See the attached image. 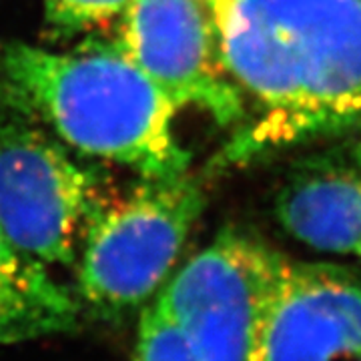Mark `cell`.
<instances>
[{"label": "cell", "mask_w": 361, "mask_h": 361, "mask_svg": "<svg viewBox=\"0 0 361 361\" xmlns=\"http://www.w3.org/2000/svg\"><path fill=\"white\" fill-rule=\"evenodd\" d=\"M223 65L255 103L241 161L361 123V0H207Z\"/></svg>", "instance_id": "cell-1"}, {"label": "cell", "mask_w": 361, "mask_h": 361, "mask_svg": "<svg viewBox=\"0 0 361 361\" xmlns=\"http://www.w3.org/2000/svg\"><path fill=\"white\" fill-rule=\"evenodd\" d=\"M0 97L82 155L147 179L187 173L191 155L173 129L179 109L115 44L56 52L13 42L0 52Z\"/></svg>", "instance_id": "cell-2"}, {"label": "cell", "mask_w": 361, "mask_h": 361, "mask_svg": "<svg viewBox=\"0 0 361 361\" xmlns=\"http://www.w3.org/2000/svg\"><path fill=\"white\" fill-rule=\"evenodd\" d=\"M205 207L189 173L147 179L87 223L78 287L89 310L113 319L137 310L167 279Z\"/></svg>", "instance_id": "cell-3"}, {"label": "cell", "mask_w": 361, "mask_h": 361, "mask_svg": "<svg viewBox=\"0 0 361 361\" xmlns=\"http://www.w3.org/2000/svg\"><path fill=\"white\" fill-rule=\"evenodd\" d=\"M285 261L257 237L227 229L189 259L157 297L199 361H249Z\"/></svg>", "instance_id": "cell-4"}, {"label": "cell", "mask_w": 361, "mask_h": 361, "mask_svg": "<svg viewBox=\"0 0 361 361\" xmlns=\"http://www.w3.org/2000/svg\"><path fill=\"white\" fill-rule=\"evenodd\" d=\"M97 207L92 175L61 142L23 121L0 123V227L20 251L71 265Z\"/></svg>", "instance_id": "cell-5"}, {"label": "cell", "mask_w": 361, "mask_h": 361, "mask_svg": "<svg viewBox=\"0 0 361 361\" xmlns=\"http://www.w3.org/2000/svg\"><path fill=\"white\" fill-rule=\"evenodd\" d=\"M116 25L113 44L177 109L197 106L219 125L245 116L207 0H130Z\"/></svg>", "instance_id": "cell-6"}, {"label": "cell", "mask_w": 361, "mask_h": 361, "mask_svg": "<svg viewBox=\"0 0 361 361\" xmlns=\"http://www.w3.org/2000/svg\"><path fill=\"white\" fill-rule=\"evenodd\" d=\"M361 273L285 261L249 361H360Z\"/></svg>", "instance_id": "cell-7"}, {"label": "cell", "mask_w": 361, "mask_h": 361, "mask_svg": "<svg viewBox=\"0 0 361 361\" xmlns=\"http://www.w3.org/2000/svg\"><path fill=\"white\" fill-rule=\"evenodd\" d=\"M275 213L299 243L361 261V142L295 169L277 195Z\"/></svg>", "instance_id": "cell-8"}, {"label": "cell", "mask_w": 361, "mask_h": 361, "mask_svg": "<svg viewBox=\"0 0 361 361\" xmlns=\"http://www.w3.org/2000/svg\"><path fill=\"white\" fill-rule=\"evenodd\" d=\"M78 317L80 301L71 289L0 227V345L75 331Z\"/></svg>", "instance_id": "cell-9"}, {"label": "cell", "mask_w": 361, "mask_h": 361, "mask_svg": "<svg viewBox=\"0 0 361 361\" xmlns=\"http://www.w3.org/2000/svg\"><path fill=\"white\" fill-rule=\"evenodd\" d=\"M133 361H199L187 336L157 297L142 311Z\"/></svg>", "instance_id": "cell-10"}, {"label": "cell", "mask_w": 361, "mask_h": 361, "mask_svg": "<svg viewBox=\"0 0 361 361\" xmlns=\"http://www.w3.org/2000/svg\"><path fill=\"white\" fill-rule=\"evenodd\" d=\"M130 0H44V20L52 32L71 37L118 20Z\"/></svg>", "instance_id": "cell-11"}, {"label": "cell", "mask_w": 361, "mask_h": 361, "mask_svg": "<svg viewBox=\"0 0 361 361\" xmlns=\"http://www.w3.org/2000/svg\"><path fill=\"white\" fill-rule=\"evenodd\" d=\"M360 361H361V355H360Z\"/></svg>", "instance_id": "cell-12"}]
</instances>
